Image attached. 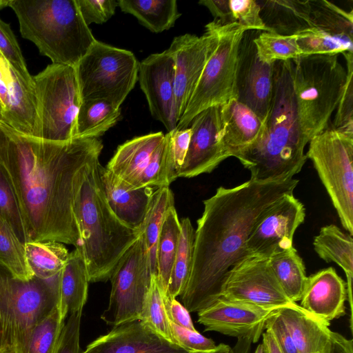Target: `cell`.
<instances>
[{
	"mask_svg": "<svg viewBox=\"0 0 353 353\" xmlns=\"http://www.w3.org/2000/svg\"><path fill=\"white\" fill-rule=\"evenodd\" d=\"M103 148L99 138L50 141L0 121V163L16 192L27 241L79 245L74 195Z\"/></svg>",
	"mask_w": 353,
	"mask_h": 353,
	"instance_id": "1",
	"label": "cell"
},
{
	"mask_svg": "<svg viewBox=\"0 0 353 353\" xmlns=\"http://www.w3.org/2000/svg\"><path fill=\"white\" fill-rule=\"evenodd\" d=\"M298 183L294 178L267 183L249 179L233 188L219 187L203 201L192 270L181 295L189 312H198L219 298L228 272L249 256L246 244L253 228L272 204L292 194Z\"/></svg>",
	"mask_w": 353,
	"mask_h": 353,
	"instance_id": "2",
	"label": "cell"
},
{
	"mask_svg": "<svg viewBox=\"0 0 353 353\" xmlns=\"http://www.w3.org/2000/svg\"><path fill=\"white\" fill-rule=\"evenodd\" d=\"M292 85V61L275 62L272 102L257 139L234 157L252 181H286L300 172L307 157Z\"/></svg>",
	"mask_w": 353,
	"mask_h": 353,
	"instance_id": "3",
	"label": "cell"
},
{
	"mask_svg": "<svg viewBox=\"0 0 353 353\" xmlns=\"http://www.w3.org/2000/svg\"><path fill=\"white\" fill-rule=\"evenodd\" d=\"M99 161L85 172L77 190L73 211L89 282L106 281L141 231L123 223L110 208L101 184Z\"/></svg>",
	"mask_w": 353,
	"mask_h": 353,
	"instance_id": "4",
	"label": "cell"
},
{
	"mask_svg": "<svg viewBox=\"0 0 353 353\" xmlns=\"http://www.w3.org/2000/svg\"><path fill=\"white\" fill-rule=\"evenodd\" d=\"M15 13L21 36L58 63L75 67L97 39L76 0H0Z\"/></svg>",
	"mask_w": 353,
	"mask_h": 353,
	"instance_id": "5",
	"label": "cell"
},
{
	"mask_svg": "<svg viewBox=\"0 0 353 353\" xmlns=\"http://www.w3.org/2000/svg\"><path fill=\"white\" fill-rule=\"evenodd\" d=\"M292 61V85L302 134L309 141L328 126L340 100L347 71L339 54L300 56Z\"/></svg>",
	"mask_w": 353,
	"mask_h": 353,
	"instance_id": "6",
	"label": "cell"
},
{
	"mask_svg": "<svg viewBox=\"0 0 353 353\" xmlns=\"http://www.w3.org/2000/svg\"><path fill=\"white\" fill-rule=\"evenodd\" d=\"M61 273L23 280L0 263V350H20L32 329L59 306Z\"/></svg>",
	"mask_w": 353,
	"mask_h": 353,
	"instance_id": "7",
	"label": "cell"
},
{
	"mask_svg": "<svg viewBox=\"0 0 353 353\" xmlns=\"http://www.w3.org/2000/svg\"><path fill=\"white\" fill-rule=\"evenodd\" d=\"M33 79L37 109V137L56 142L74 139L82 101L74 67L51 63Z\"/></svg>",
	"mask_w": 353,
	"mask_h": 353,
	"instance_id": "8",
	"label": "cell"
},
{
	"mask_svg": "<svg viewBox=\"0 0 353 353\" xmlns=\"http://www.w3.org/2000/svg\"><path fill=\"white\" fill-rule=\"evenodd\" d=\"M74 68L82 101L103 100L116 108L138 81L135 55L97 40Z\"/></svg>",
	"mask_w": 353,
	"mask_h": 353,
	"instance_id": "9",
	"label": "cell"
},
{
	"mask_svg": "<svg viewBox=\"0 0 353 353\" xmlns=\"http://www.w3.org/2000/svg\"><path fill=\"white\" fill-rule=\"evenodd\" d=\"M312 162L343 228L353 234V134L327 127L309 141Z\"/></svg>",
	"mask_w": 353,
	"mask_h": 353,
	"instance_id": "10",
	"label": "cell"
},
{
	"mask_svg": "<svg viewBox=\"0 0 353 353\" xmlns=\"http://www.w3.org/2000/svg\"><path fill=\"white\" fill-rule=\"evenodd\" d=\"M245 31L236 23L219 25L216 47L203 69L176 129L188 128L192 120L205 109L221 106L232 99H237L238 51Z\"/></svg>",
	"mask_w": 353,
	"mask_h": 353,
	"instance_id": "11",
	"label": "cell"
},
{
	"mask_svg": "<svg viewBox=\"0 0 353 353\" xmlns=\"http://www.w3.org/2000/svg\"><path fill=\"white\" fill-rule=\"evenodd\" d=\"M152 276L148 250L141 232L112 273L109 303L101 319L113 327L140 319Z\"/></svg>",
	"mask_w": 353,
	"mask_h": 353,
	"instance_id": "12",
	"label": "cell"
},
{
	"mask_svg": "<svg viewBox=\"0 0 353 353\" xmlns=\"http://www.w3.org/2000/svg\"><path fill=\"white\" fill-rule=\"evenodd\" d=\"M219 298L265 307H291L317 319L288 298L267 257L250 255L235 264L224 279Z\"/></svg>",
	"mask_w": 353,
	"mask_h": 353,
	"instance_id": "13",
	"label": "cell"
},
{
	"mask_svg": "<svg viewBox=\"0 0 353 353\" xmlns=\"http://www.w3.org/2000/svg\"><path fill=\"white\" fill-rule=\"evenodd\" d=\"M219 25L212 21L199 37L186 33L174 37L167 49L174 61L177 117H182L203 69L218 41Z\"/></svg>",
	"mask_w": 353,
	"mask_h": 353,
	"instance_id": "14",
	"label": "cell"
},
{
	"mask_svg": "<svg viewBox=\"0 0 353 353\" xmlns=\"http://www.w3.org/2000/svg\"><path fill=\"white\" fill-rule=\"evenodd\" d=\"M305 217V207L293 193L280 198L253 228L246 244L249 256L269 258L293 247L294 234Z\"/></svg>",
	"mask_w": 353,
	"mask_h": 353,
	"instance_id": "15",
	"label": "cell"
},
{
	"mask_svg": "<svg viewBox=\"0 0 353 353\" xmlns=\"http://www.w3.org/2000/svg\"><path fill=\"white\" fill-rule=\"evenodd\" d=\"M259 31L246 30L238 51L236 70L237 100L251 109L265 122L273 94L275 63L262 61L254 39Z\"/></svg>",
	"mask_w": 353,
	"mask_h": 353,
	"instance_id": "16",
	"label": "cell"
},
{
	"mask_svg": "<svg viewBox=\"0 0 353 353\" xmlns=\"http://www.w3.org/2000/svg\"><path fill=\"white\" fill-rule=\"evenodd\" d=\"M174 61L168 50L139 63L138 81L152 116L168 130L176 129Z\"/></svg>",
	"mask_w": 353,
	"mask_h": 353,
	"instance_id": "17",
	"label": "cell"
},
{
	"mask_svg": "<svg viewBox=\"0 0 353 353\" xmlns=\"http://www.w3.org/2000/svg\"><path fill=\"white\" fill-rule=\"evenodd\" d=\"M189 127L191 139L179 177L191 178L210 173L229 157L222 141L220 106L201 112Z\"/></svg>",
	"mask_w": 353,
	"mask_h": 353,
	"instance_id": "18",
	"label": "cell"
},
{
	"mask_svg": "<svg viewBox=\"0 0 353 353\" xmlns=\"http://www.w3.org/2000/svg\"><path fill=\"white\" fill-rule=\"evenodd\" d=\"M280 309L219 298L198 312V322L205 327V331L236 338L248 337L256 343L265 330L266 320Z\"/></svg>",
	"mask_w": 353,
	"mask_h": 353,
	"instance_id": "19",
	"label": "cell"
},
{
	"mask_svg": "<svg viewBox=\"0 0 353 353\" xmlns=\"http://www.w3.org/2000/svg\"><path fill=\"white\" fill-rule=\"evenodd\" d=\"M0 108L2 121L23 134L37 137L34 83L26 81L0 52Z\"/></svg>",
	"mask_w": 353,
	"mask_h": 353,
	"instance_id": "20",
	"label": "cell"
},
{
	"mask_svg": "<svg viewBox=\"0 0 353 353\" xmlns=\"http://www.w3.org/2000/svg\"><path fill=\"white\" fill-rule=\"evenodd\" d=\"M81 353H196L163 338L145 321L120 324L91 342Z\"/></svg>",
	"mask_w": 353,
	"mask_h": 353,
	"instance_id": "21",
	"label": "cell"
},
{
	"mask_svg": "<svg viewBox=\"0 0 353 353\" xmlns=\"http://www.w3.org/2000/svg\"><path fill=\"white\" fill-rule=\"evenodd\" d=\"M346 283L334 268L322 269L307 277L299 305L327 325L345 314Z\"/></svg>",
	"mask_w": 353,
	"mask_h": 353,
	"instance_id": "22",
	"label": "cell"
},
{
	"mask_svg": "<svg viewBox=\"0 0 353 353\" xmlns=\"http://www.w3.org/2000/svg\"><path fill=\"white\" fill-rule=\"evenodd\" d=\"M99 172L103 192L114 215L127 226L140 230L154 191L153 187L130 189L101 164Z\"/></svg>",
	"mask_w": 353,
	"mask_h": 353,
	"instance_id": "23",
	"label": "cell"
},
{
	"mask_svg": "<svg viewBox=\"0 0 353 353\" xmlns=\"http://www.w3.org/2000/svg\"><path fill=\"white\" fill-rule=\"evenodd\" d=\"M164 136L162 132H151L124 142L105 168L129 188H139L141 175Z\"/></svg>",
	"mask_w": 353,
	"mask_h": 353,
	"instance_id": "24",
	"label": "cell"
},
{
	"mask_svg": "<svg viewBox=\"0 0 353 353\" xmlns=\"http://www.w3.org/2000/svg\"><path fill=\"white\" fill-rule=\"evenodd\" d=\"M220 116L222 141L229 157L252 145L264 126V122L236 99L220 106Z\"/></svg>",
	"mask_w": 353,
	"mask_h": 353,
	"instance_id": "25",
	"label": "cell"
},
{
	"mask_svg": "<svg viewBox=\"0 0 353 353\" xmlns=\"http://www.w3.org/2000/svg\"><path fill=\"white\" fill-rule=\"evenodd\" d=\"M268 32L295 35L312 26L310 0H258Z\"/></svg>",
	"mask_w": 353,
	"mask_h": 353,
	"instance_id": "26",
	"label": "cell"
},
{
	"mask_svg": "<svg viewBox=\"0 0 353 353\" xmlns=\"http://www.w3.org/2000/svg\"><path fill=\"white\" fill-rule=\"evenodd\" d=\"M278 313L285 322L298 353L330 352L332 331L328 325L291 307H283Z\"/></svg>",
	"mask_w": 353,
	"mask_h": 353,
	"instance_id": "27",
	"label": "cell"
},
{
	"mask_svg": "<svg viewBox=\"0 0 353 353\" xmlns=\"http://www.w3.org/2000/svg\"><path fill=\"white\" fill-rule=\"evenodd\" d=\"M314 249L326 262H334L344 271L347 278V300L350 311V330L352 331L353 239L336 225L322 227L313 241Z\"/></svg>",
	"mask_w": 353,
	"mask_h": 353,
	"instance_id": "28",
	"label": "cell"
},
{
	"mask_svg": "<svg viewBox=\"0 0 353 353\" xmlns=\"http://www.w3.org/2000/svg\"><path fill=\"white\" fill-rule=\"evenodd\" d=\"M312 26L323 36L353 53V14L325 0H310Z\"/></svg>",
	"mask_w": 353,
	"mask_h": 353,
	"instance_id": "29",
	"label": "cell"
},
{
	"mask_svg": "<svg viewBox=\"0 0 353 353\" xmlns=\"http://www.w3.org/2000/svg\"><path fill=\"white\" fill-rule=\"evenodd\" d=\"M88 283L84 261L75 248L69 253L61 276L59 307L63 320L68 314L82 312L87 301Z\"/></svg>",
	"mask_w": 353,
	"mask_h": 353,
	"instance_id": "30",
	"label": "cell"
},
{
	"mask_svg": "<svg viewBox=\"0 0 353 353\" xmlns=\"http://www.w3.org/2000/svg\"><path fill=\"white\" fill-rule=\"evenodd\" d=\"M118 6L154 33L170 29L181 15L176 0H118Z\"/></svg>",
	"mask_w": 353,
	"mask_h": 353,
	"instance_id": "31",
	"label": "cell"
},
{
	"mask_svg": "<svg viewBox=\"0 0 353 353\" xmlns=\"http://www.w3.org/2000/svg\"><path fill=\"white\" fill-rule=\"evenodd\" d=\"M181 226L174 206L164 218L157 245V280L163 296L168 300V289L175 259Z\"/></svg>",
	"mask_w": 353,
	"mask_h": 353,
	"instance_id": "32",
	"label": "cell"
},
{
	"mask_svg": "<svg viewBox=\"0 0 353 353\" xmlns=\"http://www.w3.org/2000/svg\"><path fill=\"white\" fill-rule=\"evenodd\" d=\"M121 108L103 100L81 101L76 121L74 138H99L115 125Z\"/></svg>",
	"mask_w": 353,
	"mask_h": 353,
	"instance_id": "33",
	"label": "cell"
},
{
	"mask_svg": "<svg viewBox=\"0 0 353 353\" xmlns=\"http://www.w3.org/2000/svg\"><path fill=\"white\" fill-rule=\"evenodd\" d=\"M24 247L30 270L43 279L60 274L70 253L63 243L54 241H27Z\"/></svg>",
	"mask_w": 353,
	"mask_h": 353,
	"instance_id": "34",
	"label": "cell"
},
{
	"mask_svg": "<svg viewBox=\"0 0 353 353\" xmlns=\"http://www.w3.org/2000/svg\"><path fill=\"white\" fill-rule=\"evenodd\" d=\"M269 262L288 298L294 303L301 301L307 276L303 261L294 246L272 255Z\"/></svg>",
	"mask_w": 353,
	"mask_h": 353,
	"instance_id": "35",
	"label": "cell"
},
{
	"mask_svg": "<svg viewBox=\"0 0 353 353\" xmlns=\"http://www.w3.org/2000/svg\"><path fill=\"white\" fill-rule=\"evenodd\" d=\"M174 206V199L169 187L157 188L151 197L140 231L148 250L152 274L157 275V245L161 228L168 210Z\"/></svg>",
	"mask_w": 353,
	"mask_h": 353,
	"instance_id": "36",
	"label": "cell"
},
{
	"mask_svg": "<svg viewBox=\"0 0 353 353\" xmlns=\"http://www.w3.org/2000/svg\"><path fill=\"white\" fill-rule=\"evenodd\" d=\"M181 234L168 289V300L165 301V303L183 293L192 266L195 230L188 218L181 220Z\"/></svg>",
	"mask_w": 353,
	"mask_h": 353,
	"instance_id": "37",
	"label": "cell"
},
{
	"mask_svg": "<svg viewBox=\"0 0 353 353\" xmlns=\"http://www.w3.org/2000/svg\"><path fill=\"white\" fill-rule=\"evenodd\" d=\"M177 178L172 160L171 132H168L144 170L140 179L139 188L169 187Z\"/></svg>",
	"mask_w": 353,
	"mask_h": 353,
	"instance_id": "38",
	"label": "cell"
},
{
	"mask_svg": "<svg viewBox=\"0 0 353 353\" xmlns=\"http://www.w3.org/2000/svg\"><path fill=\"white\" fill-rule=\"evenodd\" d=\"M259 59L266 63L293 60L301 56L295 35H282L272 32H258L254 39Z\"/></svg>",
	"mask_w": 353,
	"mask_h": 353,
	"instance_id": "39",
	"label": "cell"
},
{
	"mask_svg": "<svg viewBox=\"0 0 353 353\" xmlns=\"http://www.w3.org/2000/svg\"><path fill=\"white\" fill-rule=\"evenodd\" d=\"M0 263L21 279L28 280L34 276L27 264L24 244L1 215Z\"/></svg>",
	"mask_w": 353,
	"mask_h": 353,
	"instance_id": "40",
	"label": "cell"
},
{
	"mask_svg": "<svg viewBox=\"0 0 353 353\" xmlns=\"http://www.w3.org/2000/svg\"><path fill=\"white\" fill-rule=\"evenodd\" d=\"M64 323L58 306L32 329L25 345L18 350L21 353H53Z\"/></svg>",
	"mask_w": 353,
	"mask_h": 353,
	"instance_id": "41",
	"label": "cell"
},
{
	"mask_svg": "<svg viewBox=\"0 0 353 353\" xmlns=\"http://www.w3.org/2000/svg\"><path fill=\"white\" fill-rule=\"evenodd\" d=\"M140 319L165 339L179 345L172 334L163 296L154 275L152 276L151 286Z\"/></svg>",
	"mask_w": 353,
	"mask_h": 353,
	"instance_id": "42",
	"label": "cell"
},
{
	"mask_svg": "<svg viewBox=\"0 0 353 353\" xmlns=\"http://www.w3.org/2000/svg\"><path fill=\"white\" fill-rule=\"evenodd\" d=\"M0 215L25 244L27 236L16 192L5 168L0 163Z\"/></svg>",
	"mask_w": 353,
	"mask_h": 353,
	"instance_id": "43",
	"label": "cell"
},
{
	"mask_svg": "<svg viewBox=\"0 0 353 353\" xmlns=\"http://www.w3.org/2000/svg\"><path fill=\"white\" fill-rule=\"evenodd\" d=\"M347 64V77L331 128L353 134V53H342Z\"/></svg>",
	"mask_w": 353,
	"mask_h": 353,
	"instance_id": "44",
	"label": "cell"
},
{
	"mask_svg": "<svg viewBox=\"0 0 353 353\" xmlns=\"http://www.w3.org/2000/svg\"><path fill=\"white\" fill-rule=\"evenodd\" d=\"M0 52L10 64L28 81L33 83L21 48L10 24L0 18Z\"/></svg>",
	"mask_w": 353,
	"mask_h": 353,
	"instance_id": "45",
	"label": "cell"
},
{
	"mask_svg": "<svg viewBox=\"0 0 353 353\" xmlns=\"http://www.w3.org/2000/svg\"><path fill=\"white\" fill-rule=\"evenodd\" d=\"M234 23L246 30L267 31L261 17V8L256 0H228Z\"/></svg>",
	"mask_w": 353,
	"mask_h": 353,
	"instance_id": "46",
	"label": "cell"
},
{
	"mask_svg": "<svg viewBox=\"0 0 353 353\" xmlns=\"http://www.w3.org/2000/svg\"><path fill=\"white\" fill-rule=\"evenodd\" d=\"M76 3L88 26L105 23L114 14L118 6V0H76Z\"/></svg>",
	"mask_w": 353,
	"mask_h": 353,
	"instance_id": "47",
	"label": "cell"
},
{
	"mask_svg": "<svg viewBox=\"0 0 353 353\" xmlns=\"http://www.w3.org/2000/svg\"><path fill=\"white\" fill-rule=\"evenodd\" d=\"M172 334L177 343L188 351L196 353L207 352L216 350L213 340L206 338L196 330L181 327L170 320Z\"/></svg>",
	"mask_w": 353,
	"mask_h": 353,
	"instance_id": "48",
	"label": "cell"
},
{
	"mask_svg": "<svg viewBox=\"0 0 353 353\" xmlns=\"http://www.w3.org/2000/svg\"><path fill=\"white\" fill-rule=\"evenodd\" d=\"M81 314L82 312H79L69 315L53 353H81L79 345Z\"/></svg>",
	"mask_w": 353,
	"mask_h": 353,
	"instance_id": "49",
	"label": "cell"
},
{
	"mask_svg": "<svg viewBox=\"0 0 353 353\" xmlns=\"http://www.w3.org/2000/svg\"><path fill=\"white\" fill-rule=\"evenodd\" d=\"M265 330L273 334L283 353H298L291 334L278 312L266 320Z\"/></svg>",
	"mask_w": 353,
	"mask_h": 353,
	"instance_id": "50",
	"label": "cell"
},
{
	"mask_svg": "<svg viewBox=\"0 0 353 353\" xmlns=\"http://www.w3.org/2000/svg\"><path fill=\"white\" fill-rule=\"evenodd\" d=\"M170 132L172 160L178 176L188 150L192 130L188 127L182 130L175 129Z\"/></svg>",
	"mask_w": 353,
	"mask_h": 353,
	"instance_id": "51",
	"label": "cell"
},
{
	"mask_svg": "<svg viewBox=\"0 0 353 353\" xmlns=\"http://www.w3.org/2000/svg\"><path fill=\"white\" fill-rule=\"evenodd\" d=\"M199 3L206 7L220 26L234 23L228 0H201Z\"/></svg>",
	"mask_w": 353,
	"mask_h": 353,
	"instance_id": "52",
	"label": "cell"
},
{
	"mask_svg": "<svg viewBox=\"0 0 353 353\" xmlns=\"http://www.w3.org/2000/svg\"><path fill=\"white\" fill-rule=\"evenodd\" d=\"M169 319L174 323L192 330H196L190 312L175 299L165 303Z\"/></svg>",
	"mask_w": 353,
	"mask_h": 353,
	"instance_id": "53",
	"label": "cell"
},
{
	"mask_svg": "<svg viewBox=\"0 0 353 353\" xmlns=\"http://www.w3.org/2000/svg\"><path fill=\"white\" fill-rule=\"evenodd\" d=\"M332 342L329 353H353V341L332 331Z\"/></svg>",
	"mask_w": 353,
	"mask_h": 353,
	"instance_id": "54",
	"label": "cell"
},
{
	"mask_svg": "<svg viewBox=\"0 0 353 353\" xmlns=\"http://www.w3.org/2000/svg\"><path fill=\"white\" fill-rule=\"evenodd\" d=\"M262 344L266 353H283L273 334L268 330L262 333Z\"/></svg>",
	"mask_w": 353,
	"mask_h": 353,
	"instance_id": "55",
	"label": "cell"
},
{
	"mask_svg": "<svg viewBox=\"0 0 353 353\" xmlns=\"http://www.w3.org/2000/svg\"><path fill=\"white\" fill-rule=\"evenodd\" d=\"M252 343L250 338L239 337L236 343L232 347L231 353H250Z\"/></svg>",
	"mask_w": 353,
	"mask_h": 353,
	"instance_id": "56",
	"label": "cell"
},
{
	"mask_svg": "<svg viewBox=\"0 0 353 353\" xmlns=\"http://www.w3.org/2000/svg\"><path fill=\"white\" fill-rule=\"evenodd\" d=\"M232 347L229 345L221 343L219 344L217 348L213 351L201 352V353H230Z\"/></svg>",
	"mask_w": 353,
	"mask_h": 353,
	"instance_id": "57",
	"label": "cell"
},
{
	"mask_svg": "<svg viewBox=\"0 0 353 353\" xmlns=\"http://www.w3.org/2000/svg\"><path fill=\"white\" fill-rule=\"evenodd\" d=\"M0 353H21L15 347H6L0 350Z\"/></svg>",
	"mask_w": 353,
	"mask_h": 353,
	"instance_id": "58",
	"label": "cell"
},
{
	"mask_svg": "<svg viewBox=\"0 0 353 353\" xmlns=\"http://www.w3.org/2000/svg\"><path fill=\"white\" fill-rule=\"evenodd\" d=\"M254 353H266L265 350V348H264L263 345L262 344V343H260V344L257 346V347H256V350H255Z\"/></svg>",
	"mask_w": 353,
	"mask_h": 353,
	"instance_id": "59",
	"label": "cell"
},
{
	"mask_svg": "<svg viewBox=\"0 0 353 353\" xmlns=\"http://www.w3.org/2000/svg\"><path fill=\"white\" fill-rule=\"evenodd\" d=\"M2 121V118H1V109H0V121Z\"/></svg>",
	"mask_w": 353,
	"mask_h": 353,
	"instance_id": "60",
	"label": "cell"
},
{
	"mask_svg": "<svg viewBox=\"0 0 353 353\" xmlns=\"http://www.w3.org/2000/svg\"><path fill=\"white\" fill-rule=\"evenodd\" d=\"M231 351H232V350H231ZM230 353H231V352H230Z\"/></svg>",
	"mask_w": 353,
	"mask_h": 353,
	"instance_id": "61",
	"label": "cell"
},
{
	"mask_svg": "<svg viewBox=\"0 0 353 353\" xmlns=\"http://www.w3.org/2000/svg\"><path fill=\"white\" fill-rule=\"evenodd\" d=\"M1 109V108H0Z\"/></svg>",
	"mask_w": 353,
	"mask_h": 353,
	"instance_id": "62",
	"label": "cell"
}]
</instances>
